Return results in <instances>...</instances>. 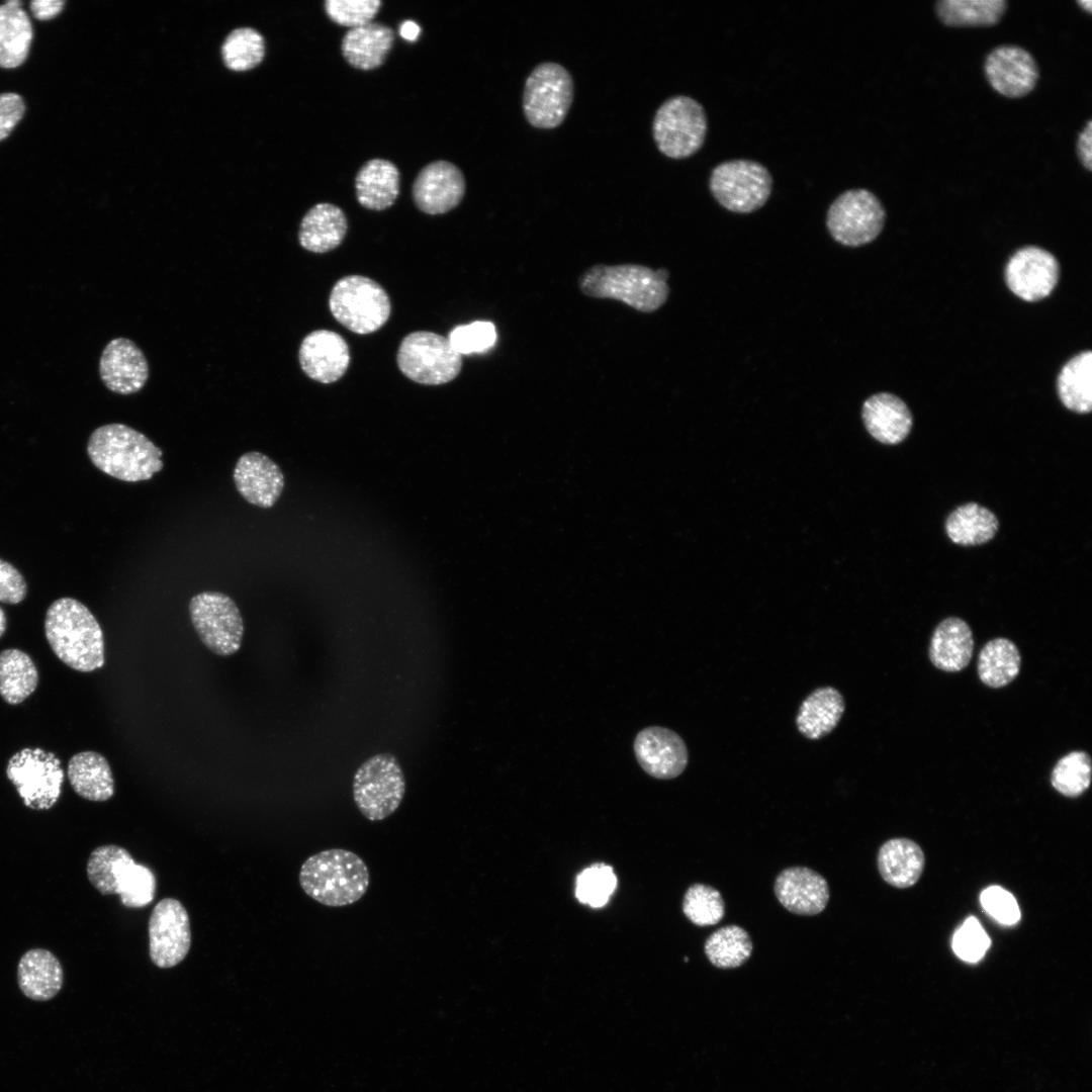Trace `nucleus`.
<instances>
[{"label": "nucleus", "instance_id": "f257e3e1", "mask_svg": "<svg viewBox=\"0 0 1092 1092\" xmlns=\"http://www.w3.org/2000/svg\"><path fill=\"white\" fill-rule=\"evenodd\" d=\"M44 633L54 653L71 668L91 672L104 665L102 629L81 602L61 598L48 609Z\"/></svg>", "mask_w": 1092, "mask_h": 1092}, {"label": "nucleus", "instance_id": "f03ea898", "mask_svg": "<svg viewBox=\"0 0 1092 1092\" xmlns=\"http://www.w3.org/2000/svg\"><path fill=\"white\" fill-rule=\"evenodd\" d=\"M87 453L99 470L126 482L149 480L164 466L163 451L147 436L120 423L95 429Z\"/></svg>", "mask_w": 1092, "mask_h": 1092}, {"label": "nucleus", "instance_id": "7ed1b4c3", "mask_svg": "<svg viewBox=\"0 0 1092 1092\" xmlns=\"http://www.w3.org/2000/svg\"><path fill=\"white\" fill-rule=\"evenodd\" d=\"M303 892L328 907L356 903L367 892L370 876L364 860L353 851L331 848L310 855L301 864Z\"/></svg>", "mask_w": 1092, "mask_h": 1092}, {"label": "nucleus", "instance_id": "20e7f679", "mask_svg": "<svg viewBox=\"0 0 1092 1092\" xmlns=\"http://www.w3.org/2000/svg\"><path fill=\"white\" fill-rule=\"evenodd\" d=\"M666 269L656 271L637 264L595 265L579 277V288L585 295L613 298L643 311L657 310L669 293Z\"/></svg>", "mask_w": 1092, "mask_h": 1092}, {"label": "nucleus", "instance_id": "39448f33", "mask_svg": "<svg viewBox=\"0 0 1092 1092\" xmlns=\"http://www.w3.org/2000/svg\"><path fill=\"white\" fill-rule=\"evenodd\" d=\"M329 307L333 316L353 333L379 330L389 318L388 294L376 281L361 275L345 276L334 285Z\"/></svg>", "mask_w": 1092, "mask_h": 1092}, {"label": "nucleus", "instance_id": "423d86ee", "mask_svg": "<svg viewBox=\"0 0 1092 1092\" xmlns=\"http://www.w3.org/2000/svg\"><path fill=\"white\" fill-rule=\"evenodd\" d=\"M708 118L703 105L686 95L666 99L656 110L652 134L657 149L671 159L698 152L706 138Z\"/></svg>", "mask_w": 1092, "mask_h": 1092}, {"label": "nucleus", "instance_id": "0eeeda50", "mask_svg": "<svg viewBox=\"0 0 1092 1092\" xmlns=\"http://www.w3.org/2000/svg\"><path fill=\"white\" fill-rule=\"evenodd\" d=\"M405 793V780L394 755L379 753L364 761L353 780V798L361 814L369 821L392 815Z\"/></svg>", "mask_w": 1092, "mask_h": 1092}, {"label": "nucleus", "instance_id": "6e6552de", "mask_svg": "<svg viewBox=\"0 0 1092 1092\" xmlns=\"http://www.w3.org/2000/svg\"><path fill=\"white\" fill-rule=\"evenodd\" d=\"M709 187L724 208L748 213L767 201L772 189V176L757 161L733 159L721 162L712 169Z\"/></svg>", "mask_w": 1092, "mask_h": 1092}, {"label": "nucleus", "instance_id": "1a4fd4ad", "mask_svg": "<svg viewBox=\"0 0 1092 1092\" xmlns=\"http://www.w3.org/2000/svg\"><path fill=\"white\" fill-rule=\"evenodd\" d=\"M397 366L408 379L425 385H441L455 379L462 358L449 340L428 331L405 336L396 355Z\"/></svg>", "mask_w": 1092, "mask_h": 1092}, {"label": "nucleus", "instance_id": "9d476101", "mask_svg": "<svg viewBox=\"0 0 1092 1092\" xmlns=\"http://www.w3.org/2000/svg\"><path fill=\"white\" fill-rule=\"evenodd\" d=\"M573 80L560 64H539L528 76L523 93V110L528 122L551 129L565 119L573 100Z\"/></svg>", "mask_w": 1092, "mask_h": 1092}, {"label": "nucleus", "instance_id": "9b49d317", "mask_svg": "<svg viewBox=\"0 0 1092 1092\" xmlns=\"http://www.w3.org/2000/svg\"><path fill=\"white\" fill-rule=\"evenodd\" d=\"M885 208L879 197L866 188L841 192L829 205L826 226L831 237L847 247L873 242L882 232Z\"/></svg>", "mask_w": 1092, "mask_h": 1092}, {"label": "nucleus", "instance_id": "f8f14e48", "mask_svg": "<svg viewBox=\"0 0 1092 1092\" xmlns=\"http://www.w3.org/2000/svg\"><path fill=\"white\" fill-rule=\"evenodd\" d=\"M6 775L29 809L49 810L61 796L64 770L52 751L39 747L21 749L8 760Z\"/></svg>", "mask_w": 1092, "mask_h": 1092}, {"label": "nucleus", "instance_id": "ddd939ff", "mask_svg": "<svg viewBox=\"0 0 1092 1092\" xmlns=\"http://www.w3.org/2000/svg\"><path fill=\"white\" fill-rule=\"evenodd\" d=\"M191 623L201 642L214 654L231 656L239 651L244 621L236 603L219 592H202L189 602Z\"/></svg>", "mask_w": 1092, "mask_h": 1092}, {"label": "nucleus", "instance_id": "4468645a", "mask_svg": "<svg viewBox=\"0 0 1092 1092\" xmlns=\"http://www.w3.org/2000/svg\"><path fill=\"white\" fill-rule=\"evenodd\" d=\"M149 951L152 963L162 969L179 965L191 946V928L183 904L174 898L159 901L150 916Z\"/></svg>", "mask_w": 1092, "mask_h": 1092}, {"label": "nucleus", "instance_id": "2eb2a0df", "mask_svg": "<svg viewBox=\"0 0 1092 1092\" xmlns=\"http://www.w3.org/2000/svg\"><path fill=\"white\" fill-rule=\"evenodd\" d=\"M983 68L989 85L1007 98L1028 95L1039 79V68L1033 56L1016 44L993 48L987 54Z\"/></svg>", "mask_w": 1092, "mask_h": 1092}, {"label": "nucleus", "instance_id": "dca6fc26", "mask_svg": "<svg viewBox=\"0 0 1092 1092\" xmlns=\"http://www.w3.org/2000/svg\"><path fill=\"white\" fill-rule=\"evenodd\" d=\"M1059 276L1060 265L1056 257L1036 246L1016 251L1005 267L1008 288L1026 301L1048 297L1055 289Z\"/></svg>", "mask_w": 1092, "mask_h": 1092}, {"label": "nucleus", "instance_id": "f3484780", "mask_svg": "<svg viewBox=\"0 0 1092 1092\" xmlns=\"http://www.w3.org/2000/svg\"><path fill=\"white\" fill-rule=\"evenodd\" d=\"M466 189L461 170L451 162L434 161L423 167L412 187L416 206L427 214H443L455 208Z\"/></svg>", "mask_w": 1092, "mask_h": 1092}, {"label": "nucleus", "instance_id": "a211bd4d", "mask_svg": "<svg viewBox=\"0 0 1092 1092\" xmlns=\"http://www.w3.org/2000/svg\"><path fill=\"white\" fill-rule=\"evenodd\" d=\"M638 763L651 777L669 780L687 767L689 754L685 741L674 731L651 726L641 730L634 740Z\"/></svg>", "mask_w": 1092, "mask_h": 1092}, {"label": "nucleus", "instance_id": "6ab92c4d", "mask_svg": "<svg viewBox=\"0 0 1092 1092\" xmlns=\"http://www.w3.org/2000/svg\"><path fill=\"white\" fill-rule=\"evenodd\" d=\"M99 375L110 391L128 395L144 387L149 365L143 351L131 340L115 338L101 353Z\"/></svg>", "mask_w": 1092, "mask_h": 1092}, {"label": "nucleus", "instance_id": "aec40b11", "mask_svg": "<svg viewBox=\"0 0 1092 1092\" xmlns=\"http://www.w3.org/2000/svg\"><path fill=\"white\" fill-rule=\"evenodd\" d=\"M298 359L303 372L312 380L329 384L339 380L350 363L349 346L344 338L330 330H315L302 340Z\"/></svg>", "mask_w": 1092, "mask_h": 1092}, {"label": "nucleus", "instance_id": "412c9836", "mask_svg": "<svg viewBox=\"0 0 1092 1092\" xmlns=\"http://www.w3.org/2000/svg\"><path fill=\"white\" fill-rule=\"evenodd\" d=\"M234 482L239 493L251 505L273 507L284 488V474L267 455L252 451L243 454L234 468Z\"/></svg>", "mask_w": 1092, "mask_h": 1092}, {"label": "nucleus", "instance_id": "4be33fe9", "mask_svg": "<svg viewBox=\"0 0 1092 1092\" xmlns=\"http://www.w3.org/2000/svg\"><path fill=\"white\" fill-rule=\"evenodd\" d=\"M775 894L788 911L804 916L822 912L830 895L826 880L806 867L782 871L775 882Z\"/></svg>", "mask_w": 1092, "mask_h": 1092}, {"label": "nucleus", "instance_id": "5701e85b", "mask_svg": "<svg viewBox=\"0 0 1092 1092\" xmlns=\"http://www.w3.org/2000/svg\"><path fill=\"white\" fill-rule=\"evenodd\" d=\"M861 417L868 432L879 442L895 445L902 442L912 428V415L898 396L880 392L863 403Z\"/></svg>", "mask_w": 1092, "mask_h": 1092}, {"label": "nucleus", "instance_id": "b1692460", "mask_svg": "<svg viewBox=\"0 0 1092 1092\" xmlns=\"http://www.w3.org/2000/svg\"><path fill=\"white\" fill-rule=\"evenodd\" d=\"M394 42L391 27L370 22L350 28L342 38L341 52L355 69L370 71L383 65Z\"/></svg>", "mask_w": 1092, "mask_h": 1092}, {"label": "nucleus", "instance_id": "393cba45", "mask_svg": "<svg viewBox=\"0 0 1092 1092\" xmlns=\"http://www.w3.org/2000/svg\"><path fill=\"white\" fill-rule=\"evenodd\" d=\"M973 632L958 617L942 620L934 629L929 644V658L940 670L957 672L966 668L974 651Z\"/></svg>", "mask_w": 1092, "mask_h": 1092}, {"label": "nucleus", "instance_id": "a878e982", "mask_svg": "<svg viewBox=\"0 0 1092 1092\" xmlns=\"http://www.w3.org/2000/svg\"><path fill=\"white\" fill-rule=\"evenodd\" d=\"M21 992L34 1001H48L62 989L64 972L58 958L46 948L24 952L17 966Z\"/></svg>", "mask_w": 1092, "mask_h": 1092}, {"label": "nucleus", "instance_id": "bb28decb", "mask_svg": "<svg viewBox=\"0 0 1092 1092\" xmlns=\"http://www.w3.org/2000/svg\"><path fill=\"white\" fill-rule=\"evenodd\" d=\"M348 230L344 211L337 205L322 202L307 210L298 232L300 246L312 253H326L339 247Z\"/></svg>", "mask_w": 1092, "mask_h": 1092}, {"label": "nucleus", "instance_id": "cd10ccee", "mask_svg": "<svg viewBox=\"0 0 1092 1092\" xmlns=\"http://www.w3.org/2000/svg\"><path fill=\"white\" fill-rule=\"evenodd\" d=\"M358 202L370 210H384L394 204L400 190V172L390 161L372 159L355 177Z\"/></svg>", "mask_w": 1092, "mask_h": 1092}, {"label": "nucleus", "instance_id": "c85d7f7f", "mask_svg": "<svg viewBox=\"0 0 1092 1092\" xmlns=\"http://www.w3.org/2000/svg\"><path fill=\"white\" fill-rule=\"evenodd\" d=\"M844 709L845 702L838 690L818 688L801 703L796 717L797 728L808 739L823 738L837 726Z\"/></svg>", "mask_w": 1092, "mask_h": 1092}, {"label": "nucleus", "instance_id": "c756f323", "mask_svg": "<svg viewBox=\"0 0 1092 1092\" xmlns=\"http://www.w3.org/2000/svg\"><path fill=\"white\" fill-rule=\"evenodd\" d=\"M68 779L81 798L104 802L114 795V779L107 759L96 751H82L68 762Z\"/></svg>", "mask_w": 1092, "mask_h": 1092}, {"label": "nucleus", "instance_id": "7c9ffc66", "mask_svg": "<svg viewBox=\"0 0 1092 1092\" xmlns=\"http://www.w3.org/2000/svg\"><path fill=\"white\" fill-rule=\"evenodd\" d=\"M925 863L921 847L907 838L886 841L878 853V869L886 883L905 889L921 877Z\"/></svg>", "mask_w": 1092, "mask_h": 1092}, {"label": "nucleus", "instance_id": "2f4dec72", "mask_svg": "<svg viewBox=\"0 0 1092 1092\" xmlns=\"http://www.w3.org/2000/svg\"><path fill=\"white\" fill-rule=\"evenodd\" d=\"M22 2L10 0L0 5V68L14 69L26 60L33 28Z\"/></svg>", "mask_w": 1092, "mask_h": 1092}, {"label": "nucleus", "instance_id": "473e14b6", "mask_svg": "<svg viewBox=\"0 0 1092 1092\" xmlns=\"http://www.w3.org/2000/svg\"><path fill=\"white\" fill-rule=\"evenodd\" d=\"M996 516L976 503L960 506L945 522L948 538L962 546H977L989 542L998 531Z\"/></svg>", "mask_w": 1092, "mask_h": 1092}, {"label": "nucleus", "instance_id": "72a5a7b5", "mask_svg": "<svg viewBox=\"0 0 1092 1092\" xmlns=\"http://www.w3.org/2000/svg\"><path fill=\"white\" fill-rule=\"evenodd\" d=\"M1008 8L1006 0H939L935 14L949 27H990L998 24Z\"/></svg>", "mask_w": 1092, "mask_h": 1092}, {"label": "nucleus", "instance_id": "f704fd0d", "mask_svg": "<svg viewBox=\"0 0 1092 1092\" xmlns=\"http://www.w3.org/2000/svg\"><path fill=\"white\" fill-rule=\"evenodd\" d=\"M1021 655L1014 642L995 638L987 642L978 657L977 669L981 681L989 688L1009 685L1019 673Z\"/></svg>", "mask_w": 1092, "mask_h": 1092}, {"label": "nucleus", "instance_id": "c9c22d12", "mask_svg": "<svg viewBox=\"0 0 1092 1092\" xmlns=\"http://www.w3.org/2000/svg\"><path fill=\"white\" fill-rule=\"evenodd\" d=\"M1059 397L1070 411L1087 414L1092 410V353L1084 351L1061 369L1057 381Z\"/></svg>", "mask_w": 1092, "mask_h": 1092}, {"label": "nucleus", "instance_id": "e433bc0d", "mask_svg": "<svg viewBox=\"0 0 1092 1092\" xmlns=\"http://www.w3.org/2000/svg\"><path fill=\"white\" fill-rule=\"evenodd\" d=\"M37 684L38 671L28 654L15 648L0 652V696L6 703L20 704Z\"/></svg>", "mask_w": 1092, "mask_h": 1092}, {"label": "nucleus", "instance_id": "4c0bfd02", "mask_svg": "<svg viewBox=\"0 0 1092 1092\" xmlns=\"http://www.w3.org/2000/svg\"><path fill=\"white\" fill-rule=\"evenodd\" d=\"M130 853L115 844L96 847L89 855L86 873L91 885L102 895H117L120 878L133 862Z\"/></svg>", "mask_w": 1092, "mask_h": 1092}, {"label": "nucleus", "instance_id": "58836bf2", "mask_svg": "<svg viewBox=\"0 0 1092 1092\" xmlns=\"http://www.w3.org/2000/svg\"><path fill=\"white\" fill-rule=\"evenodd\" d=\"M753 946L748 932L738 925L723 926L706 940L705 953L713 966L734 969L750 958Z\"/></svg>", "mask_w": 1092, "mask_h": 1092}, {"label": "nucleus", "instance_id": "ea45409f", "mask_svg": "<svg viewBox=\"0 0 1092 1092\" xmlns=\"http://www.w3.org/2000/svg\"><path fill=\"white\" fill-rule=\"evenodd\" d=\"M221 55L225 66L234 71H247L261 63L265 42L260 32L251 27L236 28L224 39Z\"/></svg>", "mask_w": 1092, "mask_h": 1092}, {"label": "nucleus", "instance_id": "a19ab883", "mask_svg": "<svg viewBox=\"0 0 1092 1092\" xmlns=\"http://www.w3.org/2000/svg\"><path fill=\"white\" fill-rule=\"evenodd\" d=\"M1091 758L1086 751H1072L1061 757L1051 774V784L1063 796L1076 798L1090 786Z\"/></svg>", "mask_w": 1092, "mask_h": 1092}, {"label": "nucleus", "instance_id": "79ce46f5", "mask_svg": "<svg viewBox=\"0 0 1092 1092\" xmlns=\"http://www.w3.org/2000/svg\"><path fill=\"white\" fill-rule=\"evenodd\" d=\"M682 911L694 924L710 926L723 919L725 903L717 889L697 883L687 890L682 901Z\"/></svg>", "mask_w": 1092, "mask_h": 1092}, {"label": "nucleus", "instance_id": "37998d69", "mask_svg": "<svg viewBox=\"0 0 1092 1092\" xmlns=\"http://www.w3.org/2000/svg\"><path fill=\"white\" fill-rule=\"evenodd\" d=\"M617 888L612 867L595 863L578 874L575 882L576 899L593 908L605 906Z\"/></svg>", "mask_w": 1092, "mask_h": 1092}, {"label": "nucleus", "instance_id": "c03bdc74", "mask_svg": "<svg viewBox=\"0 0 1092 1092\" xmlns=\"http://www.w3.org/2000/svg\"><path fill=\"white\" fill-rule=\"evenodd\" d=\"M155 892L154 873L148 867L133 861L120 878L117 895L125 907L141 908L153 901Z\"/></svg>", "mask_w": 1092, "mask_h": 1092}, {"label": "nucleus", "instance_id": "a18cd8bd", "mask_svg": "<svg viewBox=\"0 0 1092 1092\" xmlns=\"http://www.w3.org/2000/svg\"><path fill=\"white\" fill-rule=\"evenodd\" d=\"M447 339L459 355L483 353L495 344L496 330L491 322L476 321L455 327Z\"/></svg>", "mask_w": 1092, "mask_h": 1092}, {"label": "nucleus", "instance_id": "49530a36", "mask_svg": "<svg viewBox=\"0 0 1092 1092\" xmlns=\"http://www.w3.org/2000/svg\"><path fill=\"white\" fill-rule=\"evenodd\" d=\"M381 4L379 0H326L324 7L333 22L354 28L372 22Z\"/></svg>", "mask_w": 1092, "mask_h": 1092}, {"label": "nucleus", "instance_id": "de8ad7c7", "mask_svg": "<svg viewBox=\"0 0 1092 1092\" xmlns=\"http://www.w3.org/2000/svg\"><path fill=\"white\" fill-rule=\"evenodd\" d=\"M990 938L975 917H969L952 939L956 954L969 963L980 961L990 946Z\"/></svg>", "mask_w": 1092, "mask_h": 1092}, {"label": "nucleus", "instance_id": "09e8293b", "mask_svg": "<svg viewBox=\"0 0 1092 1092\" xmlns=\"http://www.w3.org/2000/svg\"><path fill=\"white\" fill-rule=\"evenodd\" d=\"M983 908L998 922L1013 925L1020 920V909L1014 896L999 886L986 888L980 896Z\"/></svg>", "mask_w": 1092, "mask_h": 1092}, {"label": "nucleus", "instance_id": "8fccbe9b", "mask_svg": "<svg viewBox=\"0 0 1092 1092\" xmlns=\"http://www.w3.org/2000/svg\"><path fill=\"white\" fill-rule=\"evenodd\" d=\"M27 585L21 572L0 558V602L15 605L24 600Z\"/></svg>", "mask_w": 1092, "mask_h": 1092}, {"label": "nucleus", "instance_id": "3c124183", "mask_svg": "<svg viewBox=\"0 0 1092 1092\" xmlns=\"http://www.w3.org/2000/svg\"><path fill=\"white\" fill-rule=\"evenodd\" d=\"M25 112L23 98L13 92L0 93V142L6 139Z\"/></svg>", "mask_w": 1092, "mask_h": 1092}, {"label": "nucleus", "instance_id": "603ef678", "mask_svg": "<svg viewBox=\"0 0 1092 1092\" xmlns=\"http://www.w3.org/2000/svg\"><path fill=\"white\" fill-rule=\"evenodd\" d=\"M1076 154L1082 164L1087 170H1092V120L1089 119L1082 130L1079 132L1076 141Z\"/></svg>", "mask_w": 1092, "mask_h": 1092}, {"label": "nucleus", "instance_id": "864d4df0", "mask_svg": "<svg viewBox=\"0 0 1092 1092\" xmlns=\"http://www.w3.org/2000/svg\"><path fill=\"white\" fill-rule=\"evenodd\" d=\"M66 2L60 0H34L29 6L32 15L38 20H50L58 16L64 9Z\"/></svg>", "mask_w": 1092, "mask_h": 1092}, {"label": "nucleus", "instance_id": "5fc2aeb1", "mask_svg": "<svg viewBox=\"0 0 1092 1092\" xmlns=\"http://www.w3.org/2000/svg\"><path fill=\"white\" fill-rule=\"evenodd\" d=\"M420 32H421L420 26L416 22H414L412 20H405L404 22H402V24L399 27L400 36L402 38L406 39L407 41L417 40V38L420 35Z\"/></svg>", "mask_w": 1092, "mask_h": 1092}, {"label": "nucleus", "instance_id": "6e6d98bb", "mask_svg": "<svg viewBox=\"0 0 1092 1092\" xmlns=\"http://www.w3.org/2000/svg\"><path fill=\"white\" fill-rule=\"evenodd\" d=\"M1077 4L1080 6L1081 9H1083L1087 13L1091 14V12H1092V2L1090 0H1079V1H1077Z\"/></svg>", "mask_w": 1092, "mask_h": 1092}, {"label": "nucleus", "instance_id": "4d7b16f0", "mask_svg": "<svg viewBox=\"0 0 1092 1092\" xmlns=\"http://www.w3.org/2000/svg\"><path fill=\"white\" fill-rule=\"evenodd\" d=\"M6 624H7V620H6L5 613L0 608V637L4 634V632L6 630Z\"/></svg>", "mask_w": 1092, "mask_h": 1092}]
</instances>
